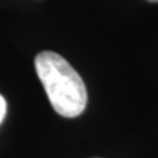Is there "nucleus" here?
<instances>
[{
	"label": "nucleus",
	"instance_id": "obj_3",
	"mask_svg": "<svg viewBox=\"0 0 158 158\" xmlns=\"http://www.w3.org/2000/svg\"><path fill=\"white\" fill-rule=\"evenodd\" d=\"M148 2H151V3H158V0H148Z\"/></svg>",
	"mask_w": 158,
	"mask_h": 158
},
{
	"label": "nucleus",
	"instance_id": "obj_2",
	"mask_svg": "<svg viewBox=\"0 0 158 158\" xmlns=\"http://www.w3.org/2000/svg\"><path fill=\"white\" fill-rule=\"evenodd\" d=\"M6 111H7V104H6V100H5V97L3 95H0V124H2V122L5 120Z\"/></svg>",
	"mask_w": 158,
	"mask_h": 158
},
{
	"label": "nucleus",
	"instance_id": "obj_1",
	"mask_svg": "<svg viewBox=\"0 0 158 158\" xmlns=\"http://www.w3.org/2000/svg\"><path fill=\"white\" fill-rule=\"evenodd\" d=\"M34 63L54 111L63 117H78L84 113L88 102L86 86L68 60L53 51H41Z\"/></svg>",
	"mask_w": 158,
	"mask_h": 158
}]
</instances>
